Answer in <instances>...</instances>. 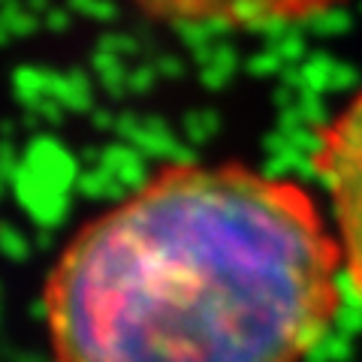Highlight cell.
<instances>
[{
    "instance_id": "1",
    "label": "cell",
    "mask_w": 362,
    "mask_h": 362,
    "mask_svg": "<svg viewBox=\"0 0 362 362\" xmlns=\"http://www.w3.org/2000/svg\"><path fill=\"white\" fill-rule=\"evenodd\" d=\"M341 275L302 181L173 160L64 242L42 323L54 362H305L341 308Z\"/></svg>"
},
{
    "instance_id": "2",
    "label": "cell",
    "mask_w": 362,
    "mask_h": 362,
    "mask_svg": "<svg viewBox=\"0 0 362 362\" xmlns=\"http://www.w3.org/2000/svg\"><path fill=\"white\" fill-rule=\"evenodd\" d=\"M311 169L326 190L344 278L362 302V90L314 130Z\"/></svg>"
},
{
    "instance_id": "3",
    "label": "cell",
    "mask_w": 362,
    "mask_h": 362,
    "mask_svg": "<svg viewBox=\"0 0 362 362\" xmlns=\"http://www.w3.org/2000/svg\"><path fill=\"white\" fill-rule=\"evenodd\" d=\"M139 13L178 30H259L302 25L344 0H130Z\"/></svg>"
}]
</instances>
